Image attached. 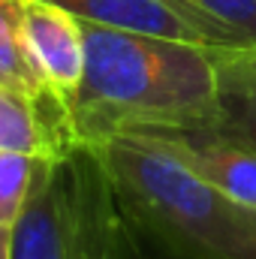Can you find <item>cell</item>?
<instances>
[{
  "instance_id": "cell-9",
  "label": "cell",
  "mask_w": 256,
  "mask_h": 259,
  "mask_svg": "<svg viewBox=\"0 0 256 259\" xmlns=\"http://www.w3.org/2000/svg\"><path fill=\"white\" fill-rule=\"evenodd\" d=\"M0 84L33 100H61L33 64L24 42V0H0Z\"/></svg>"
},
{
  "instance_id": "cell-8",
  "label": "cell",
  "mask_w": 256,
  "mask_h": 259,
  "mask_svg": "<svg viewBox=\"0 0 256 259\" xmlns=\"http://www.w3.org/2000/svg\"><path fill=\"white\" fill-rule=\"evenodd\" d=\"M217 49L256 46V0H166Z\"/></svg>"
},
{
  "instance_id": "cell-2",
  "label": "cell",
  "mask_w": 256,
  "mask_h": 259,
  "mask_svg": "<svg viewBox=\"0 0 256 259\" xmlns=\"http://www.w3.org/2000/svg\"><path fill=\"white\" fill-rule=\"evenodd\" d=\"M109 172L136 259H256V205H244L142 136L91 142Z\"/></svg>"
},
{
  "instance_id": "cell-7",
  "label": "cell",
  "mask_w": 256,
  "mask_h": 259,
  "mask_svg": "<svg viewBox=\"0 0 256 259\" xmlns=\"http://www.w3.org/2000/svg\"><path fill=\"white\" fill-rule=\"evenodd\" d=\"M211 55L217 75L214 127L256 148V46H238V49L211 46Z\"/></svg>"
},
{
  "instance_id": "cell-3",
  "label": "cell",
  "mask_w": 256,
  "mask_h": 259,
  "mask_svg": "<svg viewBox=\"0 0 256 259\" xmlns=\"http://www.w3.org/2000/svg\"><path fill=\"white\" fill-rule=\"evenodd\" d=\"M9 259H136L109 172L91 142L39 160L12 223Z\"/></svg>"
},
{
  "instance_id": "cell-6",
  "label": "cell",
  "mask_w": 256,
  "mask_h": 259,
  "mask_svg": "<svg viewBox=\"0 0 256 259\" xmlns=\"http://www.w3.org/2000/svg\"><path fill=\"white\" fill-rule=\"evenodd\" d=\"M49 3L72 12L75 18L94 21V24L211 46L190 21L178 9H172L166 0H49Z\"/></svg>"
},
{
  "instance_id": "cell-1",
  "label": "cell",
  "mask_w": 256,
  "mask_h": 259,
  "mask_svg": "<svg viewBox=\"0 0 256 259\" xmlns=\"http://www.w3.org/2000/svg\"><path fill=\"white\" fill-rule=\"evenodd\" d=\"M84 72L69 103L81 142L139 127H196L217 121L211 46L133 33L78 18Z\"/></svg>"
},
{
  "instance_id": "cell-11",
  "label": "cell",
  "mask_w": 256,
  "mask_h": 259,
  "mask_svg": "<svg viewBox=\"0 0 256 259\" xmlns=\"http://www.w3.org/2000/svg\"><path fill=\"white\" fill-rule=\"evenodd\" d=\"M12 256V226L0 223V259Z\"/></svg>"
},
{
  "instance_id": "cell-10",
  "label": "cell",
  "mask_w": 256,
  "mask_h": 259,
  "mask_svg": "<svg viewBox=\"0 0 256 259\" xmlns=\"http://www.w3.org/2000/svg\"><path fill=\"white\" fill-rule=\"evenodd\" d=\"M39 160L42 157L0 151V223L12 226L18 220V214L30 196Z\"/></svg>"
},
{
  "instance_id": "cell-5",
  "label": "cell",
  "mask_w": 256,
  "mask_h": 259,
  "mask_svg": "<svg viewBox=\"0 0 256 259\" xmlns=\"http://www.w3.org/2000/svg\"><path fill=\"white\" fill-rule=\"evenodd\" d=\"M24 42L46 84L69 106L84 72L78 18L49 0H24Z\"/></svg>"
},
{
  "instance_id": "cell-4",
  "label": "cell",
  "mask_w": 256,
  "mask_h": 259,
  "mask_svg": "<svg viewBox=\"0 0 256 259\" xmlns=\"http://www.w3.org/2000/svg\"><path fill=\"white\" fill-rule=\"evenodd\" d=\"M118 136H142L181 160L190 172L232 199L256 205V148L226 136L214 124L196 127H139Z\"/></svg>"
}]
</instances>
